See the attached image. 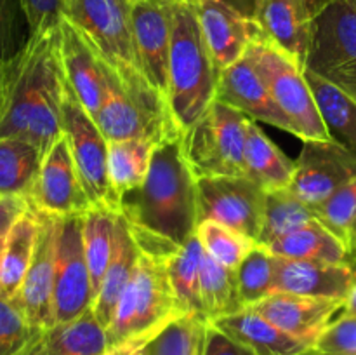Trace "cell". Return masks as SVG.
<instances>
[{
	"instance_id": "obj_1",
	"label": "cell",
	"mask_w": 356,
	"mask_h": 355,
	"mask_svg": "<svg viewBox=\"0 0 356 355\" xmlns=\"http://www.w3.org/2000/svg\"><path fill=\"white\" fill-rule=\"evenodd\" d=\"M120 214L145 254L169 258L197 233V178L183 153V136L155 146L148 176L120 197Z\"/></svg>"
},
{
	"instance_id": "obj_2",
	"label": "cell",
	"mask_w": 356,
	"mask_h": 355,
	"mask_svg": "<svg viewBox=\"0 0 356 355\" xmlns=\"http://www.w3.org/2000/svg\"><path fill=\"white\" fill-rule=\"evenodd\" d=\"M66 79L58 52V28L33 35L14 58L0 138H24L45 153L63 136Z\"/></svg>"
},
{
	"instance_id": "obj_3",
	"label": "cell",
	"mask_w": 356,
	"mask_h": 355,
	"mask_svg": "<svg viewBox=\"0 0 356 355\" xmlns=\"http://www.w3.org/2000/svg\"><path fill=\"white\" fill-rule=\"evenodd\" d=\"M218 97V73L191 0H176L170 33L165 108L170 125L184 136Z\"/></svg>"
},
{
	"instance_id": "obj_4",
	"label": "cell",
	"mask_w": 356,
	"mask_h": 355,
	"mask_svg": "<svg viewBox=\"0 0 356 355\" xmlns=\"http://www.w3.org/2000/svg\"><path fill=\"white\" fill-rule=\"evenodd\" d=\"M186 315L174 294L165 258L141 253L106 327L110 348L146 347L163 327Z\"/></svg>"
},
{
	"instance_id": "obj_5",
	"label": "cell",
	"mask_w": 356,
	"mask_h": 355,
	"mask_svg": "<svg viewBox=\"0 0 356 355\" xmlns=\"http://www.w3.org/2000/svg\"><path fill=\"white\" fill-rule=\"evenodd\" d=\"M65 17L129 87L152 89L139 68L129 0H68Z\"/></svg>"
},
{
	"instance_id": "obj_6",
	"label": "cell",
	"mask_w": 356,
	"mask_h": 355,
	"mask_svg": "<svg viewBox=\"0 0 356 355\" xmlns=\"http://www.w3.org/2000/svg\"><path fill=\"white\" fill-rule=\"evenodd\" d=\"M245 58L252 63L256 72L266 84L271 97L280 106L294 127L296 138L330 141L322 117L316 108L305 66L299 65L291 54L268 40L263 31L254 37Z\"/></svg>"
},
{
	"instance_id": "obj_7",
	"label": "cell",
	"mask_w": 356,
	"mask_h": 355,
	"mask_svg": "<svg viewBox=\"0 0 356 355\" xmlns=\"http://www.w3.org/2000/svg\"><path fill=\"white\" fill-rule=\"evenodd\" d=\"M247 117L216 100L200 120L183 136V153L197 180L247 176Z\"/></svg>"
},
{
	"instance_id": "obj_8",
	"label": "cell",
	"mask_w": 356,
	"mask_h": 355,
	"mask_svg": "<svg viewBox=\"0 0 356 355\" xmlns=\"http://www.w3.org/2000/svg\"><path fill=\"white\" fill-rule=\"evenodd\" d=\"M94 120L108 143L124 139L160 143L165 136L177 134L170 125L162 97L152 89L129 87L104 61L103 100Z\"/></svg>"
},
{
	"instance_id": "obj_9",
	"label": "cell",
	"mask_w": 356,
	"mask_h": 355,
	"mask_svg": "<svg viewBox=\"0 0 356 355\" xmlns=\"http://www.w3.org/2000/svg\"><path fill=\"white\" fill-rule=\"evenodd\" d=\"M305 70L356 97V0H330L313 17Z\"/></svg>"
},
{
	"instance_id": "obj_10",
	"label": "cell",
	"mask_w": 356,
	"mask_h": 355,
	"mask_svg": "<svg viewBox=\"0 0 356 355\" xmlns=\"http://www.w3.org/2000/svg\"><path fill=\"white\" fill-rule=\"evenodd\" d=\"M63 132L70 143L80 183L90 204L120 211V200L108 176V139L70 89L68 82L63 101Z\"/></svg>"
},
{
	"instance_id": "obj_11",
	"label": "cell",
	"mask_w": 356,
	"mask_h": 355,
	"mask_svg": "<svg viewBox=\"0 0 356 355\" xmlns=\"http://www.w3.org/2000/svg\"><path fill=\"white\" fill-rule=\"evenodd\" d=\"M198 223L216 221L259 244L266 190L247 176L197 180Z\"/></svg>"
},
{
	"instance_id": "obj_12",
	"label": "cell",
	"mask_w": 356,
	"mask_h": 355,
	"mask_svg": "<svg viewBox=\"0 0 356 355\" xmlns=\"http://www.w3.org/2000/svg\"><path fill=\"white\" fill-rule=\"evenodd\" d=\"M94 292L82 237V214L56 223L54 320L66 322L92 308Z\"/></svg>"
},
{
	"instance_id": "obj_13",
	"label": "cell",
	"mask_w": 356,
	"mask_h": 355,
	"mask_svg": "<svg viewBox=\"0 0 356 355\" xmlns=\"http://www.w3.org/2000/svg\"><path fill=\"white\" fill-rule=\"evenodd\" d=\"M26 200L31 209L52 218L83 214L92 205L80 183L65 132L44 153Z\"/></svg>"
},
{
	"instance_id": "obj_14",
	"label": "cell",
	"mask_w": 356,
	"mask_h": 355,
	"mask_svg": "<svg viewBox=\"0 0 356 355\" xmlns=\"http://www.w3.org/2000/svg\"><path fill=\"white\" fill-rule=\"evenodd\" d=\"M356 176V159L332 141L305 139L291 190L313 209Z\"/></svg>"
},
{
	"instance_id": "obj_15",
	"label": "cell",
	"mask_w": 356,
	"mask_h": 355,
	"mask_svg": "<svg viewBox=\"0 0 356 355\" xmlns=\"http://www.w3.org/2000/svg\"><path fill=\"white\" fill-rule=\"evenodd\" d=\"M176 0H148L132 3V30L139 68L146 82L165 103L169 82L170 33Z\"/></svg>"
},
{
	"instance_id": "obj_16",
	"label": "cell",
	"mask_w": 356,
	"mask_h": 355,
	"mask_svg": "<svg viewBox=\"0 0 356 355\" xmlns=\"http://www.w3.org/2000/svg\"><path fill=\"white\" fill-rule=\"evenodd\" d=\"M37 246L24 281L13 301L24 313L28 322L44 331L54 326V270H56V223L58 218L40 214Z\"/></svg>"
},
{
	"instance_id": "obj_17",
	"label": "cell",
	"mask_w": 356,
	"mask_h": 355,
	"mask_svg": "<svg viewBox=\"0 0 356 355\" xmlns=\"http://www.w3.org/2000/svg\"><path fill=\"white\" fill-rule=\"evenodd\" d=\"M191 3L219 79L226 68L245 58L250 42L261 28L256 19L218 0H191Z\"/></svg>"
},
{
	"instance_id": "obj_18",
	"label": "cell",
	"mask_w": 356,
	"mask_h": 355,
	"mask_svg": "<svg viewBox=\"0 0 356 355\" xmlns=\"http://www.w3.org/2000/svg\"><path fill=\"white\" fill-rule=\"evenodd\" d=\"M343 306L344 301L341 299L273 292L249 308L313 348L323 329L332 322L334 315L343 310Z\"/></svg>"
},
{
	"instance_id": "obj_19",
	"label": "cell",
	"mask_w": 356,
	"mask_h": 355,
	"mask_svg": "<svg viewBox=\"0 0 356 355\" xmlns=\"http://www.w3.org/2000/svg\"><path fill=\"white\" fill-rule=\"evenodd\" d=\"M216 100L229 104L250 120L273 125L296 136L291 120L275 103L266 84L247 58H242L219 75Z\"/></svg>"
},
{
	"instance_id": "obj_20",
	"label": "cell",
	"mask_w": 356,
	"mask_h": 355,
	"mask_svg": "<svg viewBox=\"0 0 356 355\" xmlns=\"http://www.w3.org/2000/svg\"><path fill=\"white\" fill-rule=\"evenodd\" d=\"M355 282V265L289 260V258L275 256L273 292H291V294L344 301Z\"/></svg>"
},
{
	"instance_id": "obj_21",
	"label": "cell",
	"mask_w": 356,
	"mask_h": 355,
	"mask_svg": "<svg viewBox=\"0 0 356 355\" xmlns=\"http://www.w3.org/2000/svg\"><path fill=\"white\" fill-rule=\"evenodd\" d=\"M58 52L70 89L94 118L103 100V61L65 16L58 26Z\"/></svg>"
},
{
	"instance_id": "obj_22",
	"label": "cell",
	"mask_w": 356,
	"mask_h": 355,
	"mask_svg": "<svg viewBox=\"0 0 356 355\" xmlns=\"http://www.w3.org/2000/svg\"><path fill=\"white\" fill-rule=\"evenodd\" d=\"M212 326L249 348L254 355H301L309 345L291 336L252 308L245 306L232 315L212 320Z\"/></svg>"
},
{
	"instance_id": "obj_23",
	"label": "cell",
	"mask_w": 356,
	"mask_h": 355,
	"mask_svg": "<svg viewBox=\"0 0 356 355\" xmlns=\"http://www.w3.org/2000/svg\"><path fill=\"white\" fill-rule=\"evenodd\" d=\"M110 350L106 327L92 308L40 331L26 355H103Z\"/></svg>"
},
{
	"instance_id": "obj_24",
	"label": "cell",
	"mask_w": 356,
	"mask_h": 355,
	"mask_svg": "<svg viewBox=\"0 0 356 355\" xmlns=\"http://www.w3.org/2000/svg\"><path fill=\"white\" fill-rule=\"evenodd\" d=\"M312 19L292 0H259L256 21L268 40L291 54L301 66L306 65Z\"/></svg>"
},
{
	"instance_id": "obj_25",
	"label": "cell",
	"mask_w": 356,
	"mask_h": 355,
	"mask_svg": "<svg viewBox=\"0 0 356 355\" xmlns=\"http://www.w3.org/2000/svg\"><path fill=\"white\" fill-rule=\"evenodd\" d=\"M271 254L289 260L323 261V263L355 265V253L341 237L327 228L320 219H313L308 225L275 239L266 244Z\"/></svg>"
},
{
	"instance_id": "obj_26",
	"label": "cell",
	"mask_w": 356,
	"mask_h": 355,
	"mask_svg": "<svg viewBox=\"0 0 356 355\" xmlns=\"http://www.w3.org/2000/svg\"><path fill=\"white\" fill-rule=\"evenodd\" d=\"M139 256H141V249L132 237L127 221L118 211L117 225H115L113 253H111L103 282H101V287L92 303L94 313L104 327L110 326L111 319H113L118 298L127 285L129 278L138 265Z\"/></svg>"
},
{
	"instance_id": "obj_27",
	"label": "cell",
	"mask_w": 356,
	"mask_h": 355,
	"mask_svg": "<svg viewBox=\"0 0 356 355\" xmlns=\"http://www.w3.org/2000/svg\"><path fill=\"white\" fill-rule=\"evenodd\" d=\"M305 73L329 139L356 159V97L308 70Z\"/></svg>"
},
{
	"instance_id": "obj_28",
	"label": "cell",
	"mask_w": 356,
	"mask_h": 355,
	"mask_svg": "<svg viewBox=\"0 0 356 355\" xmlns=\"http://www.w3.org/2000/svg\"><path fill=\"white\" fill-rule=\"evenodd\" d=\"M245 166L247 178L266 191L289 188L296 173V160L289 159L249 117L245 120Z\"/></svg>"
},
{
	"instance_id": "obj_29",
	"label": "cell",
	"mask_w": 356,
	"mask_h": 355,
	"mask_svg": "<svg viewBox=\"0 0 356 355\" xmlns=\"http://www.w3.org/2000/svg\"><path fill=\"white\" fill-rule=\"evenodd\" d=\"M40 218L35 209L30 207L14 221L7 232L0 256V296L13 299L19 291L37 246Z\"/></svg>"
},
{
	"instance_id": "obj_30",
	"label": "cell",
	"mask_w": 356,
	"mask_h": 355,
	"mask_svg": "<svg viewBox=\"0 0 356 355\" xmlns=\"http://www.w3.org/2000/svg\"><path fill=\"white\" fill-rule=\"evenodd\" d=\"M44 153L24 138H0V197L26 198Z\"/></svg>"
},
{
	"instance_id": "obj_31",
	"label": "cell",
	"mask_w": 356,
	"mask_h": 355,
	"mask_svg": "<svg viewBox=\"0 0 356 355\" xmlns=\"http://www.w3.org/2000/svg\"><path fill=\"white\" fill-rule=\"evenodd\" d=\"M118 209L108 205H90L82 214V237L87 265L92 282L94 299L103 282L104 271L110 263L115 242V225Z\"/></svg>"
},
{
	"instance_id": "obj_32",
	"label": "cell",
	"mask_w": 356,
	"mask_h": 355,
	"mask_svg": "<svg viewBox=\"0 0 356 355\" xmlns=\"http://www.w3.org/2000/svg\"><path fill=\"white\" fill-rule=\"evenodd\" d=\"M156 145L159 143L153 139L108 143V176L118 200L146 180Z\"/></svg>"
},
{
	"instance_id": "obj_33",
	"label": "cell",
	"mask_w": 356,
	"mask_h": 355,
	"mask_svg": "<svg viewBox=\"0 0 356 355\" xmlns=\"http://www.w3.org/2000/svg\"><path fill=\"white\" fill-rule=\"evenodd\" d=\"M200 296L209 322L245 308L238 294L235 270L216 261L205 249L200 260Z\"/></svg>"
},
{
	"instance_id": "obj_34",
	"label": "cell",
	"mask_w": 356,
	"mask_h": 355,
	"mask_svg": "<svg viewBox=\"0 0 356 355\" xmlns=\"http://www.w3.org/2000/svg\"><path fill=\"white\" fill-rule=\"evenodd\" d=\"M313 219H318L315 209L301 200L291 188L266 191L264 223L259 244L266 246L275 239H280V237L308 225Z\"/></svg>"
},
{
	"instance_id": "obj_35",
	"label": "cell",
	"mask_w": 356,
	"mask_h": 355,
	"mask_svg": "<svg viewBox=\"0 0 356 355\" xmlns=\"http://www.w3.org/2000/svg\"><path fill=\"white\" fill-rule=\"evenodd\" d=\"M202 251H204V246L195 233L172 256L167 258V268H169V278L174 294H176L181 308L186 313L204 315L200 296Z\"/></svg>"
},
{
	"instance_id": "obj_36",
	"label": "cell",
	"mask_w": 356,
	"mask_h": 355,
	"mask_svg": "<svg viewBox=\"0 0 356 355\" xmlns=\"http://www.w3.org/2000/svg\"><path fill=\"white\" fill-rule=\"evenodd\" d=\"M207 326L205 315L186 313L163 327L146 345V355H200Z\"/></svg>"
},
{
	"instance_id": "obj_37",
	"label": "cell",
	"mask_w": 356,
	"mask_h": 355,
	"mask_svg": "<svg viewBox=\"0 0 356 355\" xmlns=\"http://www.w3.org/2000/svg\"><path fill=\"white\" fill-rule=\"evenodd\" d=\"M235 277L243 306H252L273 292L275 254L263 244H256L238 265Z\"/></svg>"
},
{
	"instance_id": "obj_38",
	"label": "cell",
	"mask_w": 356,
	"mask_h": 355,
	"mask_svg": "<svg viewBox=\"0 0 356 355\" xmlns=\"http://www.w3.org/2000/svg\"><path fill=\"white\" fill-rule=\"evenodd\" d=\"M197 235L204 249L229 270H236L243 258L256 246V242L243 237L242 233L216 221L198 223Z\"/></svg>"
},
{
	"instance_id": "obj_39",
	"label": "cell",
	"mask_w": 356,
	"mask_h": 355,
	"mask_svg": "<svg viewBox=\"0 0 356 355\" xmlns=\"http://www.w3.org/2000/svg\"><path fill=\"white\" fill-rule=\"evenodd\" d=\"M316 218L353 249V228L356 225V176L334 191L325 202L315 207Z\"/></svg>"
},
{
	"instance_id": "obj_40",
	"label": "cell",
	"mask_w": 356,
	"mask_h": 355,
	"mask_svg": "<svg viewBox=\"0 0 356 355\" xmlns=\"http://www.w3.org/2000/svg\"><path fill=\"white\" fill-rule=\"evenodd\" d=\"M38 333L13 299L0 296V355H26Z\"/></svg>"
},
{
	"instance_id": "obj_41",
	"label": "cell",
	"mask_w": 356,
	"mask_h": 355,
	"mask_svg": "<svg viewBox=\"0 0 356 355\" xmlns=\"http://www.w3.org/2000/svg\"><path fill=\"white\" fill-rule=\"evenodd\" d=\"M31 38L23 0H0V61L19 54Z\"/></svg>"
},
{
	"instance_id": "obj_42",
	"label": "cell",
	"mask_w": 356,
	"mask_h": 355,
	"mask_svg": "<svg viewBox=\"0 0 356 355\" xmlns=\"http://www.w3.org/2000/svg\"><path fill=\"white\" fill-rule=\"evenodd\" d=\"M316 350L327 352V354L341 355H356V319L351 315H343L332 320L323 329L316 340Z\"/></svg>"
},
{
	"instance_id": "obj_43",
	"label": "cell",
	"mask_w": 356,
	"mask_h": 355,
	"mask_svg": "<svg viewBox=\"0 0 356 355\" xmlns=\"http://www.w3.org/2000/svg\"><path fill=\"white\" fill-rule=\"evenodd\" d=\"M31 37L56 30L65 16L63 0H23Z\"/></svg>"
},
{
	"instance_id": "obj_44",
	"label": "cell",
	"mask_w": 356,
	"mask_h": 355,
	"mask_svg": "<svg viewBox=\"0 0 356 355\" xmlns=\"http://www.w3.org/2000/svg\"><path fill=\"white\" fill-rule=\"evenodd\" d=\"M200 355H254V354L249 350V348L236 343L235 340L226 336L222 331H219L218 327H214L211 322H209L207 333H205L204 347H202Z\"/></svg>"
},
{
	"instance_id": "obj_45",
	"label": "cell",
	"mask_w": 356,
	"mask_h": 355,
	"mask_svg": "<svg viewBox=\"0 0 356 355\" xmlns=\"http://www.w3.org/2000/svg\"><path fill=\"white\" fill-rule=\"evenodd\" d=\"M28 209V200L23 197H3L0 200V233H7L17 218Z\"/></svg>"
},
{
	"instance_id": "obj_46",
	"label": "cell",
	"mask_w": 356,
	"mask_h": 355,
	"mask_svg": "<svg viewBox=\"0 0 356 355\" xmlns=\"http://www.w3.org/2000/svg\"><path fill=\"white\" fill-rule=\"evenodd\" d=\"M16 58V56H14ZM14 58L9 61H0V120L6 111L7 97H9L10 80H13V70H14Z\"/></svg>"
},
{
	"instance_id": "obj_47",
	"label": "cell",
	"mask_w": 356,
	"mask_h": 355,
	"mask_svg": "<svg viewBox=\"0 0 356 355\" xmlns=\"http://www.w3.org/2000/svg\"><path fill=\"white\" fill-rule=\"evenodd\" d=\"M218 2H222L226 3V6L233 7V9L238 10L243 16L250 17V19H256L259 0H218Z\"/></svg>"
},
{
	"instance_id": "obj_48",
	"label": "cell",
	"mask_w": 356,
	"mask_h": 355,
	"mask_svg": "<svg viewBox=\"0 0 356 355\" xmlns=\"http://www.w3.org/2000/svg\"><path fill=\"white\" fill-rule=\"evenodd\" d=\"M292 2H294L296 6L301 7L309 17H315L330 0H292Z\"/></svg>"
},
{
	"instance_id": "obj_49",
	"label": "cell",
	"mask_w": 356,
	"mask_h": 355,
	"mask_svg": "<svg viewBox=\"0 0 356 355\" xmlns=\"http://www.w3.org/2000/svg\"><path fill=\"white\" fill-rule=\"evenodd\" d=\"M146 347H136V345H124V347H115L104 352L103 355H146Z\"/></svg>"
},
{
	"instance_id": "obj_50",
	"label": "cell",
	"mask_w": 356,
	"mask_h": 355,
	"mask_svg": "<svg viewBox=\"0 0 356 355\" xmlns=\"http://www.w3.org/2000/svg\"><path fill=\"white\" fill-rule=\"evenodd\" d=\"M343 313L355 317L356 319V282L353 284V287H351V291L348 292L346 299H344Z\"/></svg>"
},
{
	"instance_id": "obj_51",
	"label": "cell",
	"mask_w": 356,
	"mask_h": 355,
	"mask_svg": "<svg viewBox=\"0 0 356 355\" xmlns=\"http://www.w3.org/2000/svg\"><path fill=\"white\" fill-rule=\"evenodd\" d=\"M301 355H341V354H327V352H320L316 348H309V350L302 352Z\"/></svg>"
},
{
	"instance_id": "obj_52",
	"label": "cell",
	"mask_w": 356,
	"mask_h": 355,
	"mask_svg": "<svg viewBox=\"0 0 356 355\" xmlns=\"http://www.w3.org/2000/svg\"><path fill=\"white\" fill-rule=\"evenodd\" d=\"M7 239V233H0V256H2V251H3V244H6Z\"/></svg>"
},
{
	"instance_id": "obj_53",
	"label": "cell",
	"mask_w": 356,
	"mask_h": 355,
	"mask_svg": "<svg viewBox=\"0 0 356 355\" xmlns=\"http://www.w3.org/2000/svg\"><path fill=\"white\" fill-rule=\"evenodd\" d=\"M131 3H139V2H148V0H129Z\"/></svg>"
},
{
	"instance_id": "obj_54",
	"label": "cell",
	"mask_w": 356,
	"mask_h": 355,
	"mask_svg": "<svg viewBox=\"0 0 356 355\" xmlns=\"http://www.w3.org/2000/svg\"><path fill=\"white\" fill-rule=\"evenodd\" d=\"M355 239H356V225H355V228H353V235H351V240H353V242H355Z\"/></svg>"
},
{
	"instance_id": "obj_55",
	"label": "cell",
	"mask_w": 356,
	"mask_h": 355,
	"mask_svg": "<svg viewBox=\"0 0 356 355\" xmlns=\"http://www.w3.org/2000/svg\"><path fill=\"white\" fill-rule=\"evenodd\" d=\"M353 253H355V256H356V239H355V242H353Z\"/></svg>"
},
{
	"instance_id": "obj_56",
	"label": "cell",
	"mask_w": 356,
	"mask_h": 355,
	"mask_svg": "<svg viewBox=\"0 0 356 355\" xmlns=\"http://www.w3.org/2000/svg\"><path fill=\"white\" fill-rule=\"evenodd\" d=\"M66 2H68V0H63V6H66Z\"/></svg>"
},
{
	"instance_id": "obj_57",
	"label": "cell",
	"mask_w": 356,
	"mask_h": 355,
	"mask_svg": "<svg viewBox=\"0 0 356 355\" xmlns=\"http://www.w3.org/2000/svg\"><path fill=\"white\" fill-rule=\"evenodd\" d=\"M2 198H3V197H0V200H2Z\"/></svg>"
}]
</instances>
